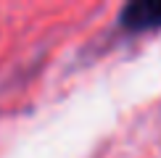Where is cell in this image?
<instances>
[{"label":"cell","instance_id":"1","mask_svg":"<svg viewBox=\"0 0 161 158\" xmlns=\"http://www.w3.org/2000/svg\"><path fill=\"white\" fill-rule=\"evenodd\" d=\"M116 24L119 29L130 32V34L161 29V3L158 0H140V3L124 5L116 16Z\"/></svg>","mask_w":161,"mask_h":158}]
</instances>
